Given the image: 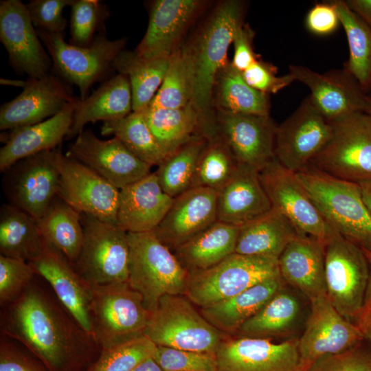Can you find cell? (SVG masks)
Instances as JSON below:
<instances>
[{
  "instance_id": "31",
  "label": "cell",
  "mask_w": 371,
  "mask_h": 371,
  "mask_svg": "<svg viewBox=\"0 0 371 371\" xmlns=\"http://www.w3.org/2000/svg\"><path fill=\"white\" fill-rule=\"evenodd\" d=\"M278 276L258 283L236 295L200 308L206 320L220 332L234 336L239 328L256 314L284 286Z\"/></svg>"
},
{
  "instance_id": "48",
  "label": "cell",
  "mask_w": 371,
  "mask_h": 371,
  "mask_svg": "<svg viewBox=\"0 0 371 371\" xmlns=\"http://www.w3.org/2000/svg\"><path fill=\"white\" fill-rule=\"evenodd\" d=\"M153 358L164 371H218L214 354L157 346Z\"/></svg>"
},
{
  "instance_id": "40",
  "label": "cell",
  "mask_w": 371,
  "mask_h": 371,
  "mask_svg": "<svg viewBox=\"0 0 371 371\" xmlns=\"http://www.w3.org/2000/svg\"><path fill=\"white\" fill-rule=\"evenodd\" d=\"M142 113L153 135L168 155L197 135L198 118L191 104L178 109L147 106Z\"/></svg>"
},
{
  "instance_id": "52",
  "label": "cell",
  "mask_w": 371,
  "mask_h": 371,
  "mask_svg": "<svg viewBox=\"0 0 371 371\" xmlns=\"http://www.w3.org/2000/svg\"><path fill=\"white\" fill-rule=\"evenodd\" d=\"M0 371H48L22 345L3 335L0 339Z\"/></svg>"
},
{
  "instance_id": "5",
  "label": "cell",
  "mask_w": 371,
  "mask_h": 371,
  "mask_svg": "<svg viewBox=\"0 0 371 371\" xmlns=\"http://www.w3.org/2000/svg\"><path fill=\"white\" fill-rule=\"evenodd\" d=\"M144 335L156 346L216 355L227 337L184 295H165L150 312Z\"/></svg>"
},
{
  "instance_id": "35",
  "label": "cell",
  "mask_w": 371,
  "mask_h": 371,
  "mask_svg": "<svg viewBox=\"0 0 371 371\" xmlns=\"http://www.w3.org/2000/svg\"><path fill=\"white\" fill-rule=\"evenodd\" d=\"M300 314L299 300L283 286L234 336L268 339L282 337L294 328Z\"/></svg>"
},
{
  "instance_id": "33",
  "label": "cell",
  "mask_w": 371,
  "mask_h": 371,
  "mask_svg": "<svg viewBox=\"0 0 371 371\" xmlns=\"http://www.w3.org/2000/svg\"><path fill=\"white\" fill-rule=\"evenodd\" d=\"M301 234L287 218L272 208L239 227L235 253L278 259L287 245Z\"/></svg>"
},
{
  "instance_id": "28",
  "label": "cell",
  "mask_w": 371,
  "mask_h": 371,
  "mask_svg": "<svg viewBox=\"0 0 371 371\" xmlns=\"http://www.w3.org/2000/svg\"><path fill=\"white\" fill-rule=\"evenodd\" d=\"M76 100L41 122L10 130L0 149V171L29 156L58 148L71 128Z\"/></svg>"
},
{
  "instance_id": "47",
  "label": "cell",
  "mask_w": 371,
  "mask_h": 371,
  "mask_svg": "<svg viewBox=\"0 0 371 371\" xmlns=\"http://www.w3.org/2000/svg\"><path fill=\"white\" fill-rule=\"evenodd\" d=\"M37 276L28 262L0 255V306L19 298Z\"/></svg>"
},
{
  "instance_id": "55",
  "label": "cell",
  "mask_w": 371,
  "mask_h": 371,
  "mask_svg": "<svg viewBox=\"0 0 371 371\" xmlns=\"http://www.w3.org/2000/svg\"><path fill=\"white\" fill-rule=\"evenodd\" d=\"M348 8L371 30V0H344Z\"/></svg>"
},
{
  "instance_id": "18",
  "label": "cell",
  "mask_w": 371,
  "mask_h": 371,
  "mask_svg": "<svg viewBox=\"0 0 371 371\" xmlns=\"http://www.w3.org/2000/svg\"><path fill=\"white\" fill-rule=\"evenodd\" d=\"M217 137L239 166L260 171L275 158L277 125L268 116L216 111Z\"/></svg>"
},
{
  "instance_id": "59",
  "label": "cell",
  "mask_w": 371,
  "mask_h": 371,
  "mask_svg": "<svg viewBox=\"0 0 371 371\" xmlns=\"http://www.w3.org/2000/svg\"><path fill=\"white\" fill-rule=\"evenodd\" d=\"M361 329L365 339L371 344V316L358 325Z\"/></svg>"
},
{
  "instance_id": "46",
  "label": "cell",
  "mask_w": 371,
  "mask_h": 371,
  "mask_svg": "<svg viewBox=\"0 0 371 371\" xmlns=\"http://www.w3.org/2000/svg\"><path fill=\"white\" fill-rule=\"evenodd\" d=\"M110 14L106 5L98 0H75L71 6L69 43L88 47L98 31L104 32V22Z\"/></svg>"
},
{
  "instance_id": "34",
  "label": "cell",
  "mask_w": 371,
  "mask_h": 371,
  "mask_svg": "<svg viewBox=\"0 0 371 371\" xmlns=\"http://www.w3.org/2000/svg\"><path fill=\"white\" fill-rule=\"evenodd\" d=\"M46 242L37 220L17 207L3 204L0 210V253L26 262L37 258Z\"/></svg>"
},
{
  "instance_id": "39",
  "label": "cell",
  "mask_w": 371,
  "mask_h": 371,
  "mask_svg": "<svg viewBox=\"0 0 371 371\" xmlns=\"http://www.w3.org/2000/svg\"><path fill=\"white\" fill-rule=\"evenodd\" d=\"M348 44L349 56L345 68L363 91L371 93V30L344 0H333Z\"/></svg>"
},
{
  "instance_id": "1",
  "label": "cell",
  "mask_w": 371,
  "mask_h": 371,
  "mask_svg": "<svg viewBox=\"0 0 371 371\" xmlns=\"http://www.w3.org/2000/svg\"><path fill=\"white\" fill-rule=\"evenodd\" d=\"M0 328L48 371H87L102 350L54 293L34 281L19 298L1 307Z\"/></svg>"
},
{
  "instance_id": "13",
  "label": "cell",
  "mask_w": 371,
  "mask_h": 371,
  "mask_svg": "<svg viewBox=\"0 0 371 371\" xmlns=\"http://www.w3.org/2000/svg\"><path fill=\"white\" fill-rule=\"evenodd\" d=\"M310 302V313L298 339L297 371H308L319 360L366 340L360 327L342 316L327 295Z\"/></svg>"
},
{
  "instance_id": "25",
  "label": "cell",
  "mask_w": 371,
  "mask_h": 371,
  "mask_svg": "<svg viewBox=\"0 0 371 371\" xmlns=\"http://www.w3.org/2000/svg\"><path fill=\"white\" fill-rule=\"evenodd\" d=\"M28 262L36 274L50 285L56 297L76 321L92 335V286L65 257L47 244L37 258Z\"/></svg>"
},
{
  "instance_id": "20",
  "label": "cell",
  "mask_w": 371,
  "mask_h": 371,
  "mask_svg": "<svg viewBox=\"0 0 371 371\" xmlns=\"http://www.w3.org/2000/svg\"><path fill=\"white\" fill-rule=\"evenodd\" d=\"M289 73L295 81L309 89L313 104L328 121L365 112L368 95L345 68L319 73L307 67L290 65Z\"/></svg>"
},
{
  "instance_id": "16",
  "label": "cell",
  "mask_w": 371,
  "mask_h": 371,
  "mask_svg": "<svg viewBox=\"0 0 371 371\" xmlns=\"http://www.w3.org/2000/svg\"><path fill=\"white\" fill-rule=\"evenodd\" d=\"M56 149L24 158L4 172V192L9 203L37 221L58 196Z\"/></svg>"
},
{
  "instance_id": "7",
  "label": "cell",
  "mask_w": 371,
  "mask_h": 371,
  "mask_svg": "<svg viewBox=\"0 0 371 371\" xmlns=\"http://www.w3.org/2000/svg\"><path fill=\"white\" fill-rule=\"evenodd\" d=\"M280 275L277 258L234 253L210 269L190 274L184 295L202 308Z\"/></svg>"
},
{
  "instance_id": "23",
  "label": "cell",
  "mask_w": 371,
  "mask_h": 371,
  "mask_svg": "<svg viewBox=\"0 0 371 371\" xmlns=\"http://www.w3.org/2000/svg\"><path fill=\"white\" fill-rule=\"evenodd\" d=\"M199 0H156L149 8L146 33L135 52L144 58H169L190 24L204 8Z\"/></svg>"
},
{
  "instance_id": "44",
  "label": "cell",
  "mask_w": 371,
  "mask_h": 371,
  "mask_svg": "<svg viewBox=\"0 0 371 371\" xmlns=\"http://www.w3.org/2000/svg\"><path fill=\"white\" fill-rule=\"evenodd\" d=\"M192 96L191 73L184 51L180 47L170 56L163 82L148 106L183 108L191 104Z\"/></svg>"
},
{
  "instance_id": "2",
  "label": "cell",
  "mask_w": 371,
  "mask_h": 371,
  "mask_svg": "<svg viewBox=\"0 0 371 371\" xmlns=\"http://www.w3.org/2000/svg\"><path fill=\"white\" fill-rule=\"evenodd\" d=\"M243 3L236 0L219 3L182 47L190 67L191 105L198 118L197 135L207 141L215 139L216 109L213 93L218 74L228 63L227 52L238 26L243 23Z\"/></svg>"
},
{
  "instance_id": "6",
  "label": "cell",
  "mask_w": 371,
  "mask_h": 371,
  "mask_svg": "<svg viewBox=\"0 0 371 371\" xmlns=\"http://www.w3.org/2000/svg\"><path fill=\"white\" fill-rule=\"evenodd\" d=\"M92 335L101 350L144 335L150 312L127 282L92 286Z\"/></svg>"
},
{
  "instance_id": "37",
  "label": "cell",
  "mask_w": 371,
  "mask_h": 371,
  "mask_svg": "<svg viewBox=\"0 0 371 371\" xmlns=\"http://www.w3.org/2000/svg\"><path fill=\"white\" fill-rule=\"evenodd\" d=\"M37 222L46 243L73 265L84 238L80 214L57 196Z\"/></svg>"
},
{
  "instance_id": "49",
  "label": "cell",
  "mask_w": 371,
  "mask_h": 371,
  "mask_svg": "<svg viewBox=\"0 0 371 371\" xmlns=\"http://www.w3.org/2000/svg\"><path fill=\"white\" fill-rule=\"evenodd\" d=\"M75 0H31L25 4L30 18L36 30L63 34L67 20L63 11Z\"/></svg>"
},
{
  "instance_id": "11",
  "label": "cell",
  "mask_w": 371,
  "mask_h": 371,
  "mask_svg": "<svg viewBox=\"0 0 371 371\" xmlns=\"http://www.w3.org/2000/svg\"><path fill=\"white\" fill-rule=\"evenodd\" d=\"M36 32L57 74L78 87L80 100L87 98L92 85L113 69L114 60L126 45L124 38L110 40L104 32L98 34L91 45L78 47L67 43L63 34Z\"/></svg>"
},
{
  "instance_id": "26",
  "label": "cell",
  "mask_w": 371,
  "mask_h": 371,
  "mask_svg": "<svg viewBox=\"0 0 371 371\" xmlns=\"http://www.w3.org/2000/svg\"><path fill=\"white\" fill-rule=\"evenodd\" d=\"M173 198L162 189L155 172L120 189L117 225L127 233L153 232Z\"/></svg>"
},
{
  "instance_id": "43",
  "label": "cell",
  "mask_w": 371,
  "mask_h": 371,
  "mask_svg": "<svg viewBox=\"0 0 371 371\" xmlns=\"http://www.w3.org/2000/svg\"><path fill=\"white\" fill-rule=\"evenodd\" d=\"M238 166L229 149L218 137L207 141L198 160L191 188L203 187L218 191Z\"/></svg>"
},
{
  "instance_id": "29",
  "label": "cell",
  "mask_w": 371,
  "mask_h": 371,
  "mask_svg": "<svg viewBox=\"0 0 371 371\" xmlns=\"http://www.w3.org/2000/svg\"><path fill=\"white\" fill-rule=\"evenodd\" d=\"M325 246L301 234L291 240L278 258L284 282L302 292L310 301L327 295L325 280Z\"/></svg>"
},
{
  "instance_id": "24",
  "label": "cell",
  "mask_w": 371,
  "mask_h": 371,
  "mask_svg": "<svg viewBox=\"0 0 371 371\" xmlns=\"http://www.w3.org/2000/svg\"><path fill=\"white\" fill-rule=\"evenodd\" d=\"M217 191L191 188L173 198L166 216L153 231L173 251L216 221Z\"/></svg>"
},
{
  "instance_id": "36",
  "label": "cell",
  "mask_w": 371,
  "mask_h": 371,
  "mask_svg": "<svg viewBox=\"0 0 371 371\" xmlns=\"http://www.w3.org/2000/svg\"><path fill=\"white\" fill-rule=\"evenodd\" d=\"M170 57L144 58L135 51L123 49L115 58L113 69L126 76L131 85L133 111H142L154 98L167 71Z\"/></svg>"
},
{
  "instance_id": "17",
  "label": "cell",
  "mask_w": 371,
  "mask_h": 371,
  "mask_svg": "<svg viewBox=\"0 0 371 371\" xmlns=\"http://www.w3.org/2000/svg\"><path fill=\"white\" fill-rule=\"evenodd\" d=\"M0 41L8 52L10 65L19 74L40 78L50 73L52 58L21 1H0Z\"/></svg>"
},
{
  "instance_id": "30",
  "label": "cell",
  "mask_w": 371,
  "mask_h": 371,
  "mask_svg": "<svg viewBox=\"0 0 371 371\" xmlns=\"http://www.w3.org/2000/svg\"><path fill=\"white\" fill-rule=\"evenodd\" d=\"M132 111L133 97L128 78L117 74L105 80L85 100L77 98L72 124L66 138L78 136L89 122L119 120Z\"/></svg>"
},
{
  "instance_id": "8",
  "label": "cell",
  "mask_w": 371,
  "mask_h": 371,
  "mask_svg": "<svg viewBox=\"0 0 371 371\" xmlns=\"http://www.w3.org/2000/svg\"><path fill=\"white\" fill-rule=\"evenodd\" d=\"M332 124L331 137L309 166L357 183L371 180V117L358 112Z\"/></svg>"
},
{
  "instance_id": "42",
  "label": "cell",
  "mask_w": 371,
  "mask_h": 371,
  "mask_svg": "<svg viewBox=\"0 0 371 371\" xmlns=\"http://www.w3.org/2000/svg\"><path fill=\"white\" fill-rule=\"evenodd\" d=\"M194 135L169 154L155 172L164 191L175 198L191 188L200 155L207 142Z\"/></svg>"
},
{
  "instance_id": "38",
  "label": "cell",
  "mask_w": 371,
  "mask_h": 371,
  "mask_svg": "<svg viewBox=\"0 0 371 371\" xmlns=\"http://www.w3.org/2000/svg\"><path fill=\"white\" fill-rule=\"evenodd\" d=\"M214 108L234 113L268 116L269 95L261 93L244 80L230 62L218 74L213 93Z\"/></svg>"
},
{
  "instance_id": "50",
  "label": "cell",
  "mask_w": 371,
  "mask_h": 371,
  "mask_svg": "<svg viewBox=\"0 0 371 371\" xmlns=\"http://www.w3.org/2000/svg\"><path fill=\"white\" fill-rule=\"evenodd\" d=\"M365 341L319 360L308 371H371V344L368 346Z\"/></svg>"
},
{
  "instance_id": "53",
  "label": "cell",
  "mask_w": 371,
  "mask_h": 371,
  "mask_svg": "<svg viewBox=\"0 0 371 371\" xmlns=\"http://www.w3.org/2000/svg\"><path fill=\"white\" fill-rule=\"evenodd\" d=\"M305 23L308 30L315 35L326 36L334 32L340 21L333 1L315 4L307 13Z\"/></svg>"
},
{
  "instance_id": "32",
  "label": "cell",
  "mask_w": 371,
  "mask_h": 371,
  "mask_svg": "<svg viewBox=\"0 0 371 371\" xmlns=\"http://www.w3.org/2000/svg\"><path fill=\"white\" fill-rule=\"evenodd\" d=\"M238 231L217 221L172 251L189 274L201 272L235 253Z\"/></svg>"
},
{
  "instance_id": "61",
  "label": "cell",
  "mask_w": 371,
  "mask_h": 371,
  "mask_svg": "<svg viewBox=\"0 0 371 371\" xmlns=\"http://www.w3.org/2000/svg\"><path fill=\"white\" fill-rule=\"evenodd\" d=\"M365 113H366L371 117V96L370 95H368L367 105H366Z\"/></svg>"
},
{
  "instance_id": "57",
  "label": "cell",
  "mask_w": 371,
  "mask_h": 371,
  "mask_svg": "<svg viewBox=\"0 0 371 371\" xmlns=\"http://www.w3.org/2000/svg\"><path fill=\"white\" fill-rule=\"evenodd\" d=\"M132 371H164L157 363L153 357H149L139 365H137Z\"/></svg>"
},
{
  "instance_id": "9",
  "label": "cell",
  "mask_w": 371,
  "mask_h": 371,
  "mask_svg": "<svg viewBox=\"0 0 371 371\" xmlns=\"http://www.w3.org/2000/svg\"><path fill=\"white\" fill-rule=\"evenodd\" d=\"M324 251L327 297L342 316L357 324L370 276L367 256L337 232L326 243Z\"/></svg>"
},
{
  "instance_id": "56",
  "label": "cell",
  "mask_w": 371,
  "mask_h": 371,
  "mask_svg": "<svg viewBox=\"0 0 371 371\" xmlns=\"http://www.w3.org/2000/svg\"><path fill=\"white\" fill-rule=\"evenodd\" d=\"M369 261L370 265V276L368 280V284L367 286L364 305L361 315L357 322V325L366 320L368 317L371 316V254H366Z\"/></svg>"
},
{
  "instance_id": "54",
  "label": "cell",
  "mask_w": 371,
  "mask_h": 371,
  "mask_svg": "<svg viewBox=\"0 0 371 371\" xmlns=\"http://www.w3.org/2000/svg\"><path fill=\"white\" fill-rule=\"evenodd\" d=\"M254 36V31L244 23L238 26L234 34V56L230 63L240 72L244 71L259 58L253 48Z\"/></svg>"
},
{
  "instance_id": "21",
  "label": "cell",
  "mask_w": 371,
  "mask_h": 371,
  "mask_svg": "<svg viewBox=\"0 0 371 371\" xmlns=\"http://www.w3.org/2000/svg\"><path fill=\"white\" fill-rule=\"evenodd\" d=\"M23 91L0 108V129L13 130L53 117L76 99L57 74L28 78Z\"/></svg>"
},
{
  "instance_id": "45",
  "label": "cell",
  "mask_w": 371,
  "mask_h": 371,
  "mask_svg": "<svg viewBox=\"0 0 371 371\" xmlns=\"http://www.w3.org/2000/svg\"><path fill=\"white\" fill-rule=\"evenodd\" d=\"M157 346L145 335L115 347L102 350L87 371H132L153 356Z\"/></svg>"
},
{
  "instance_id": "15",
  "label": "cell",
  "mask_w": 371,
  "mask_h": 371,
  "mask_svg": "<svg viewBox=\"0 0 371 371\" xmlns=\"http://www.w3.org/2000/svg\"><path fill=\"white\" fill-rule=\"evenodd\" d=\"M332 134V124L317 110L309 95L277 126L275 157L297 173L307 168Z\"/></svg>"
},
{
  "instance_id": "14",
  "label": "cell",
  "mask_w": 371,
  "mask_h": 371,
  "mask_svg": "<svg viewBox=\"0 0 371 371\" xmlns=\"http://www.w3.org/2000/svg\"><path fill=\"white\" fill-rule=\"evenodd\" d=\"M58 196L80 214L117 223L120 189L57 148Z\"/></svg>"
},
{
  "instance_id": "19",
  "label": "cell",
  "mask_w": 371,
  "mask_h": 371,
  "mask_svg": "<svg viewBox=\"0 0 371 371\" xmlns=\"http://www.w3.org/2000/svg\"><path fill=\"white\" fill-rule=\"evenodd\" d=\"M66 155L87 166L118 189L151 173V166L134 155L117 137L103 140L84 130Z\"/></svg>"
},
{
  "instance_id": "51",
  "label": "cell",
  "mask_w": 371,
  "mask_h": 371,
  "mask_svg": "<svg viewBox=\"0 0 371 371\" xmlns=\"http://www.w3.org/2000/svg\"><path fill=\"white\" fill-rule=\"evenodd\" d=\"M241 74L249 86L269 95L279 92L295 81L289 73L277 76L278 68L260 58Z\"/></svg>"
},
{
  "instance_id": "27",
  "label": "cell",
  "mask_w": 371,
  "mask_h": 371,
  "mask_svg": "<svg viewBox=\"0 0 371 371\" xmlns=\"http://www.w3.org/2000/svg\"><path fill=\"white\" fill-rule=\"evenodd\" d=\"M272 210L258 171L239 166L230 179L217 191V221L236 227L249 223Z\"/></svg>"
},
{
  "instance_id": "60",
  "label": "cell",
  "mask_w": 371,
  "mask_h": 371,
  "mask_svg": "<svg viewBox=\"0 0 371 371\" xmlns=\"http://www.w3.org/2000/svg\"><path fill=\"white\" fill-rule=\"evenodd\" d=\"M26 81L23 80H10V79H5V78H1L0 82L1 85H11L14 87H20L23 88L25 85Z\"/></svg>"
},
{
  "instance_id": "4",
  "label": "cell",
  "mask_w": 371,
  "mask_h": 371,
  "mask_svg": "<svg viewBox=\"0 0 371 371\" xmlns=\"http://www.w3.org/2000/svg\"><path fill=\"white\" fill-rule=\"evenodd\" d=\"M127 282L152 312L165 295H184L189 273L153 232L128 233Z\"/></svg>"
},
{
  "instance_id": "22",
  "label": "cell",
  "mask_w": 371,
  "mask_h": 371,
  "mask_svg": "<svg viewBox=\"0 0 371 371\" xmlns=\"http://www.w3.org/2000/svg\"><path fill=\"white\" fill-rule=\"evenodd\" d=\"M298 339L227 336L216 353L218 371H297Z\"/></svg>"
},
{
  "instance_id": "58",
  "label": "cell",
  "mask_w": 371,
  "mask_h": 371,
  "mask_svg": "<svg viewBox=\"0 0 371 371\" xmlns=\"http://www.w3.org/2000/svg\"><path fill=\"white\" fill-rule=\"evenodd\" d=\"M364 203L371 213V180L359 183Z\"/></svg>"
},
{
  "instance_id": "10",
  "label": "cell",
  "mask_w": 371,
  "mask_h": 371,
  "mask_svg": "<svg viewBox=\"0 0 371 371\" xmlns=\"http://www.w3.org/2000/svg\"><path fill=\"white\" fill-rule=\"evenodd\" d=\"M84 229L82 248L72 265L90 285L127 282L128 233L117 225L80 214Z\"/></svg>"
},
{
  "instance_id": "12",
  "label": "cell",
  "mask_w": 371,
  "mask_h": 371,
  "mask_svg": "<svg viewBox=\"0 0 371 371\" xmlns=\"http://www.w3.org/2000/svg\"><path fill=\"white\" fill-rule=\"evenodd\" d=\"M258 174L272 208L287 218L301 234L325 246L336 232L325 221L296 173L275 157Z\"/></svg>"
},
{
  "instance_id": "41",
  "label": "cell",
  "mask_w": 371,
  "mask_h": 371,
  "mask_svg": "<svg viewBox=\"0 0 371 371\" xmlns=\"http://www.w3.org/2000/svg\"><path fill=\"white\" fill-rule=\"evenodd\" d=\"M101 134L117 137L134 155L151 166H157L168 156L151 132L142 111H132L121 119L104 122Z\"/></svg>"
},
{
  "instance_id": "3",
  "label": "cell",
  "mask_w": 371,
  "mask_h": 371,
  "mask_svg": "<svg viewBox=\"0 0 371 371\" xmlns=\"http://www.w3.org/2000/svg\"><path fill=\"white\" fill-rule=\"evenodd\" d=\"M296 175L328 224L371 254V213L359 184L334 177L311 166Z\"/></svg>"
},
{
  "instance_id": "62",
  "label": "cell",
  "mask_w": 371,
  "mask_h": 371,
  "mask_svg": "<svg viewBox=\"0 0 371 371\" xmlns=\"http://www.w3.org/2000/svg\"><path fill=\"white\" fill-rule=\"evenodd\" d=\"M370 95V96H371V93H370V95Z\"/></svg>"
}]
</instances>
